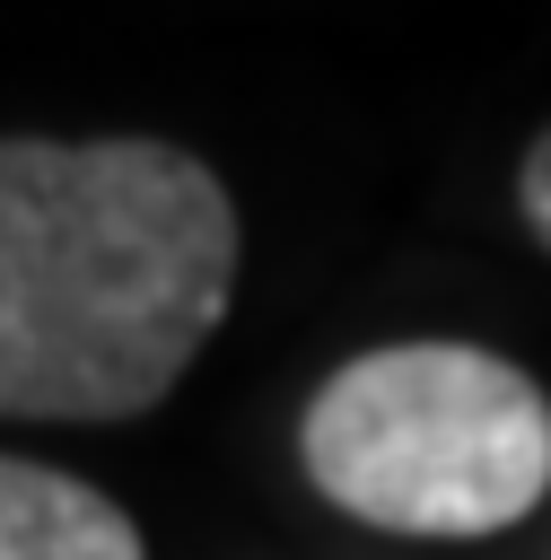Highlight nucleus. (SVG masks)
<instances>
[{"instance_id":"nucleus-1","label":"nucleus","mask_w":551,"mask_h":560,"mask_svg":"<svg viewBox=\"0 0 551 560\" xmlns=\"http://www.w3.org/2000/svg\"><path fill=\"white\" fill-rule=\"evenodd\" d=\"M236 298V201L166 140H0V420L157 411Z\"/></svg>"},{"instance_id":"nucleus-2","label":"nucleus","mask_w":551,"mask_h":560,"mask_svg":"<svg viewBox=\"0 0 551 560\" xmlns=\"http://www.w3.org/2000/svg\"><path fill=\"white\" fill-rule=\"evenodd\" d=\"M297 464L376 534L481 542L551 490V394L481 341H385L306 394Z\"/></svg>"},{"instance_id":"nucleus-3","label":"nucleus","mask_w":551,"mask_h":560,"mask_svg":"<svg viewBox=\"0 0 551 560\" xmlns=\"http://www.w3.org/2000/svg\"><path fill=\"white\" fill-rule=\"evenodd\" d=\"M0 560H149L140 525L79 472L0 455Z\"/></svg>"},{"instance_id":"nucleus-4","label":"nucleus","mask_w":551,"mask_h":560,"mask_svg":"<svg viewBox=\"0 0 551 560\" xmlns=\"http://www.w3.org/2000/svg\"><path fill=\"white\" fill-rule=\"evenodd\" d=\"M516 210H525V228H534V245L551 254V131L525 149V166H516Z\"/></svg>"}]
</instances>
